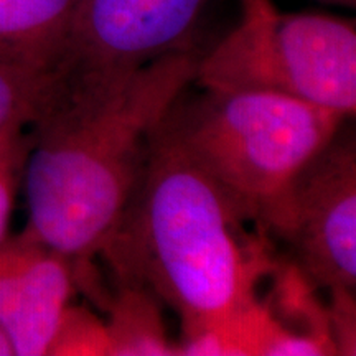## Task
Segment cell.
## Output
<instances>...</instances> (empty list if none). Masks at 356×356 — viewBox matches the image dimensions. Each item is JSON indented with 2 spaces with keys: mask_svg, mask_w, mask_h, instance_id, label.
<instances>
[{
  "mask_svg": "<svg viewBox=\"0 0 356 356\" xmlns=\"http://www.w3.org/2000/svg\"><path fill=\"white\" fill-rule=\"evenodd\" d=\"M0 356H15V346H13L10 333L0 323Z\"/></svg>",
  "mask_w": 356,
  "mask_h": 356,
  "instance_id": "14",
  "label": "cell"
},
{
  "mask_svg": "<svg viewBox=\"0 0 356 356\" xmlns=\"http://www.w3.org/2000/svg\"><path fill=\"white\" fill-rule=\"evenodd\" d=\"M184 95L162 131L266 234L297 175L350 119L269 91Z\"/></svg>",
  "mask_w": 356,
  "mask_h": 356,
  "instance_id": "3",
  "label": "cell"
},
{
  "mask_svg": "<svg viewBox=\"0 0 356 356\" xmlns=\"http://www.w3.org/2000/svg\"><path fill=\"white\" fill-rule=\"evenodd\" d=\"M257 2H264V0H241L243 6H249V3H257ZM322 2H327V3H337V6L353 7L356 0H322Z\"/></svg>",
  "mask_w": 356,
  "mask_h": 356,
  "instance_id": "15",
  "label": "cell"
},
{
  "mask_svg": "<svg viewBox=\"0 0 356 356\" xmlns=\"http://www.w3.org/2000/svg\"><path fill=\"white\" fill-rule=\"evenodd\" d=\"M78 0H0V60L53 74L63 60Z\"/></svg>",
  "mask_w": 356,
  "mask_h": 356,
  "instance_id": "8",
  "label": "cell"
},
{
  "mask_svg": "<svg viewBox=\"0 0 356 356\" xmlns=\"http://www.w3.org/2000/svg\"><path fill=\"white\" fill-rule=\"evenodd\" d=\"M267 234L289 244L315 287L356 284V145L345 122L297 175Z\"/></svg>",
  "mask_w": 356,
  "mask_h": 356,
  "instance_id": "6",
  "label": "cell"
},
{
  "mask_svg": "<svg viewBox=\"0 0 356 356\" xmlns=\"http://www.w3.org/2000/svg\"><path fill=\"white\" fill-rule=\"evenodd\" d=\"M32 134L29 124L13 122L0 131V243L10 236L12 211L24 186Z\"/></svg>",
  "mask_w": 356,
  "mask_h": 356,
  "instance_id": "11",
  "label": "cell"
},
{
  "mask_svg": "<svg viewBox=\"0 0 356 356\" xmlns=\"http://www.w3.org/2000/svg\"><path fill=\"white\" fill-rule=\"evenodd\" d=\"M249 222L162 126L124 215L102 246L115 284L144 287L191 330L256 299L277 261Z\"/></svg>",
  "mask_w": 356,
  "mask_h": 356,
  "instance_id": "2",
  "label": "cell"
},
{
  "mask_svg": "<svg viewBox=\"0 0 356 356\" xmlns=\"http://www.w3.org/2000/svg\"><path fill=\"white\" fill-rule=\"evenodd\" d=\"M159 299L144 287L115 284L106 322L109 356H172L178 346L168 340Z\"/></svg>",
  "mask_w": 356,
  "mask_h": 356,
  "instance_id": "9",
  "label": "cell"
},
{
  "mask_svg": "<svg viewBox=\"0 0 356 356\" xmlns=\"http://www.w3.org/2000/svg\"><path fill=\"white\" fill-rule=\"evenodd\" d=\"M198 60L197 50L172 53L101 101L47 102L30 126L24 233L76 269L91 267L126 211L159 127L195 83Z\"/></svg>",
  "mask_w": 356,
  "mask_h": 356,
  "instance_id": "1",
  "label": "cell"
},
{
  "mask_svg": "<svg viewBox=\"0 0 356 356\" xmlns=\"http://www.w3.org/2000/svg\"><path fill=\"white\" fill-rule=\"evenodd\" d=\"M76 286L70 261L22 231L0 243V323L15 356H44Z\"/></svg>",
  "mask_w": 356,
  "mask_h": 356,
  "instance_id": "7",
  "label": "cell"
},
{
  "mask_svg": "<svg viewBox=\"0 0 356 356\" xmlns=\"http://www.w3.org/2000/svg\"><path fill=\"white\" fill-rule=\"evenodd\" d=\"M213 0H78L50 102L86 104L119 89L137 70L193 51Z\"/></svg>",
  "mask_w": 356,
  "mask_h": 356,
  "instance_id": "5",
  "label": "cell"
},
{
  "mask_svg": "<svg viewBox=\"0 0 356 356\" xmlns=\"http://www.w3.org/2000/svg\"><path fill=\"white\" fill-rule=\"evenodd\" d=\"M51 74H40L0 60V131L8 124L32 126L51 91Z\"/></svg>",
  "mask_w": 356,
  "mask_h": 356,
  "instance_id": "10",
  "label": "cell"
},
{
  "mask_svg": "<svg viewBox=\"0 0 356 356\" xmlns=\"http://www.w3.org/2000/svg\"><path fill=\"white\" fill-rule=\"evenodd\" d=\"M195 83L277 92L353 118L355 22L318 12L280 13L270 0L244 7L239 25L200 55Z\"/></svg>",
  "mask_w": 356,
  "mask_h": 356,
  "instance_id": "4",
  "label": "cell"
},
{
  "mask_svg": "<svg viewBox=\"0 0 356 356\" xmlns=\"http://www.w3.org/2000/svg\"><path fill=\"white\" fill-rule=\"evenodd\" d=\"M47 356H109L106 323L92 312L70 304L58 322Z\"/></svg>",
  "mask_w": 356,
  "mask_h": 356,
  "instance_id": "12",
  "label": "cell"
},
{
  "mask_svg": "<svg viewBox=\"0 0 356 356\" xmlns=\"http://www.w3.org/2000/svg\"><path fill=\"white\" fill-rule=\"evenodd\" d=\"M332 309L328 310L330 333L337 355H355V296L348 289L332 291Z\"/></svg>",
  "mask_w": 356,
  "mask_h": 356,
  "instance_id": "13",
  "label": "cell"
}]
</instances>
